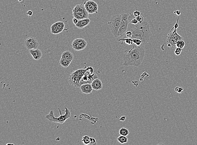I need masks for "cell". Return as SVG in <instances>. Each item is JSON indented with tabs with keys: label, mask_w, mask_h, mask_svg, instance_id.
I'll use <instances>...</instances> for the list:
<instances>
[{
	"label": "cell",
	"mask_w": 197,
	"mask_h": 145,
	"mask_svg": "<svg viewBox=\"0 0 197 145\" xmlns=\"http://www.w3.org/2000/svg\"><path fill=\"white\" fill-rule=\"evenodd\" d=\"M127 31H130L132 33V38H137L143 42L145 45L148 42L151 36V32L148 23L145 20L141 23L133 24L130 23Z\"/></svg>",
	"instance_id": "1"
},
{
	"label": "cell",
	"mask_w": 197,
	"mask_h": 145,
	"mask_svg": "<svg viewBox=\"0 0 197 145\" xmlns=\"http://www.w3.org/2000/svg\"><path fill=\"white\" fill-rule=\"evenodd\" d=\"M145 52L143 47L135 46H134L130 50L125 51L123 56V65L139 66L144 59Z\"/></svg>",
	"instance_id": "2"
},
{
	"label": "cell",
	"mask_w": 197,
	"mask_h": 145,
	"mask_svg": "<svg viewBox=\"0 0 197 145\" xmlns=\"http://www.w3.org/2000/svg\"><path fill=\"white\" fill-rule=\"evenodd\" d=\"M59 110L60 113V116L57 118H56L54 116V113L53 110L50 111L48 115H46L45 118L51 122H53L54 123H59L60 124H63L66 121L70 118L71 117V112L70 110L67 108H65V114L64 115H62L61 110L59 108H58Z\"/></svg>",
	"instance_id": "3"
},
{
	"label": "cell",
	"mask_w": 197,
	"mask_h": 145,
	"mask_svg": "<svg viewBox=\"0 0 197 145\" xmlns=\"http://www.w3.org/2000/svg\"><path fill=\"white\" fill-rule=\"evenodd\" d=\"M122 21V14H116L113 16L108 22L112 33L116 38L118 37L119 30Z\"/></svg>",
	"instance_id": "4"
},
{
	"label": "cell",
	"mask_w": 197,
	"mask_h": 145,
	"mask_svg": "<svg viewBox=\"0 0 197 145\" xmlns=\"http://www.w3.org/2000/svg\"><path fill=\"white\" fill-rule=\"evenodd\" d=\"M86 71V69H80L74 71L69 76V82L70 84L76 88H80L79 83Z\"/></svg>",
	"instance_id": "5"
},
{
	"label": "cell",
	"mask_w": 197,
	"mask_h": 145,
	"mask_svg": "<svg viewBox=\"0 0 197 145\" xmlns=\"http://www.w3.org/2000/svg\"><path fill=\"white\" fill-rule=\"evenodd\" d=\"M89 13L83 4L77 5L72 10V16L79 20L88 18Z\"/></svg>",
	"instance_id": "6"
},
{
	"label": "cell",
	"mask_w": 197,
	"mask_h": 145,
	"mask_svg": "<svg viewBox=\"0 0 197 145\" xmlns=\"http://www.w3.org/2000/svg\"><path fill=\"white\" fill-rule=\"evenodd\" d=\"M180 40H184V38L177 33V29H174L173 31H170L167 36V42L168 43V46L175 48L176 43Z\"/></svg>",
	"instance_id": "7"
},
{
	"label": "cell",
	"mask_w": 197,
	"mask_h": 145,
	"mask_svg": "<svg viewBox=\"0 0 197 145\" xmlns=\"http://www.w3.org/2000/svg\"><path fill=\"white\" fill-rule=\"evenodd\" d=\"M130 14L123 13L122 14V21L119 30L118 37H122L127 32L130 24Z\"/></svg>",
	"instance_id": "8"
},
{
	"label": "cell",
	"mask_w": 197,
	"mask_h": 145,
	"mask_svg": "<svg viewBox=\"0 0 197 145\" xmlns=\"http://www.w3.org/2000/svg\"><path fill=\"white\" fill-rule=\"evenodd\" d=\"M87 42L85 40L82 38H77L72 42V46L76 51H81L85 48Z\"/></svg>",
	"instance_id": "9"
},
{
	"label": "cell",
	"mask_w": 197,
	"mask_h": 145,
	"mask_svg": "<svg viewBox=\"0 0 197 145\" xmlns=\"http://www.w3.org/2000/svg\"><path fill=\"white\" fill-rule=\"evenodd\" d=\"M25 45L28 50H36L39 46V43L35 37H30L25 41Z\"/></svg>",
	"instance_id": "10"
},
{
	"label": "cell",
	"mask_w": 197,
	"mask_h": 145,
	"mask_svg": "<svg viewBox=\"0 0 197 145\" xmlns=\"http://www.w3.org/2000/svg\"><path fill=\"white\" fill-rule=\"evenodd\" d=\"M86 9L89 14H98V5L93 1H89L84 3Z\"/></svg>",
	"instance_id": "11"
},
{
	"label": "cell",
	"mask_w": 197,
	"mask_h": 145,
	"mask_svg": "<svg viewBox=\"0 0 197 145\" xmlns=\"http://www.w3.org/2000/svg\"><path fill=\"white\" fill-rule=\"evenodd\" d=\"M96 78H98V76H97V74H96L93 73L92 74H90L86 71L85 73H84L80 82V86L82 84H91L92 81Z\"/></svg>",
	"instance_id": "12"
},
{
	"label": "cell",
	"mask_w": 197,
	"mask_h": 145,
	"mask_svg": "<svg viewBox=\"0 0 197 145\" xmlns=\"http://www.w3.org/2000/svg\"><path fill=\"white\" fill-rule=\"evenodd\" d=\"M29 53L32 55L33 58L36 60H38L42 57V52L38 49L36 50H29Z\"/></svg>",
	"instance_id": "13"
},
{
	"label": "cell",
	"mask_w": 197,
	"mask_h": 145,
	"mask_svg": "<svg viewBox=\"0 0 197 145\" xmlns=\"http://www.w3.org/2000/svg\"><path fill=\"white\" fill-rule=\"evenodd\" d=\"M80 90L83 93L88 94L91 93L93 90L91 84H85L80 86Z\"/></svg>",
	"instance_id": "14"
},
{
	"label": "cell",
	"mask_w": 197,
	"mask_h": 145,
	"mask_svg": "<svg viewBox=\"0 0 197 145\" xmlns=\"http://www.w3.org/2000/svg\"><path fill=\"white\" fill-rule=\"evenodd\" d=\"M90 22V19L89 18H83L79 20V22L75 26L77 28L82 29L86 26H88Z\"/></svg>",
	"instance_id": "15"
},
{
	"label": "cell",
	"mask_w": 197,
	"mask_h": 145,
	"mask_svg": "<svg viewBox=\"0 0 197 145\" xmlns=\"http://www.w3.org/2000/svg\"><path fill=\"white\" fill-rule=\"evenodd\" d=\"M92 88L94 90H98L101 89L103 88V84L102 81L98 78H96L92 81L91 84Z\"/></svg>",
	"instance_id": "16"
},
{
	"label": "cell",
	"mask_w": 197,
	"mask_h": 145,
	"mask_svg": "<svg viewBox=\"0 0 197 145\" xmlns=\"http://www.w3.org/2000/svg\"><path fill=\"white\" fill-rule=\"evenodd\" d=\"M74 57V54L69 50H67L63 52L61 56V58L69 60L71 61H72V60H73Z\"/></svg>",
	"instance_id": "17"
},
{
	"label": "cell",
	"mask_w": 197,
	"mask_h": 145,
	"mask_svg": "<svg viewBox=\"0 0 197 145\" xmlns=\"http://www.w3.org/2000/svg\"><path fill=\"white\" fill-rule=\"evenodd\" d=\"M72 62V61L61 58L59 63L61 66H62L64 67L67 68L70 65Z\"/></svg>",
	"instance_id": "18"
},
{
	"label": "cell",
	"mask_w": 197,
	"mask_h": 145,
	"mask_svg": "<svg viewBox=\"0 0 197 145\" xmlns=\"http://www.w3.org/2000/svg\"><path fill=\"white\" fill-rule=\"evenodd\" d=\"M51 33L53 34H58L61 32H62L60 30V29L56 24L55 23L53 24L51 26Z\"/></svg>",
	"instance_id": "19"
},
{
	"label": "cell",
	"mask_w": 197,
	"mask_h": 145,
	"mask_svg": "<svg viewBox=\"0 0 197 145\" xmlns=\"http://www.w3.org/2000/svg\"><path fill=\"white\" fill-rule=\"evenodd\" d=\"M118 42H122V44H123V42H124L125 43H126L128 45H132L133 43V40L131 38H121L120 40H119Z\"/></svg>",
	"instance_id": "20"
},
{
	"label": "cell",
	"mask_w": 197,
	"mask_h": 145,
	"mask_svg": "<svg viewBox=\"0 0 197 145\" xmlns=\"http://www.w3.org/2000/svg\"><path fill=\"white\" fill-rule=\"evenodd\" d=\"M117 141L121 144H124L128 142V138L127 137V136H123L122 135L119 136L117 138Z\"/></svg>",
	"instance_id": "21"
},
{
	"label": "cell",
	"mask_w": 197,
	"mask_h": 145,
	"mask_svg": "<svg viewBox=\"0 0 197 145\" xmlns=\"http://www.w3.org/2000/svg\"><path fill=\"white\" fill-rule=\"evenodd\" d=\"M120 135L123 136H127L130 133V132L127 128H122L119 131Z\"/></svg>",
	"instance_id": "22"
},
{
	"label": "cell",
	"mask_w": 197,
	"mask_h": 145,
	"mask_svg": "<svg viewBox=\"0 0 197 145\" xmlns=\"http://www.w3.org/2000/svg\"><path fill=\"white\" fill-rule=\"evenodd\" d=\"M185 43L184 40H180L177 42V43L176 44V47H178V48L183 49L185 47Z\"/></svg>",
	"instance_id": "23"
},
{
	"label": "cell",
	"mask_w": 197,
	"mask_h": 145,
	"mask_svg": "<svg viewBox=\"0 0 197 145\" xmlns=\"http://www.w3.org/2000/svg\"><path fill=\"white\" fill-rule=\"evenodd\" d=\"M82 141L85 145H89L90 143V138L88 136H84L82 137Z\"/></svg>",
	"instance_id": "24"
},
{
	"label": "cell",
	"mask_w": 197,
	"mask_h": 145,
	"mask_svg": "<svg viewBox=\"0 0 197 145\" xmlns=\"http://www.w3.org/2000/svg\"><path fill=\"white\" fill-rule=\"evenodd\" d=\"M57 25L58 28L60 29L61 32H63L65 27L64 23L62 22H58L55 23Z\"/></svg>",
	"instance_id": "25"
},
{
	"label": "cell",
	"mask_w": 197,
	"mask_h": 145,
	"mask_svg": "<svg viewBox=\"0 0 197 145\" xmlns=\"http://www.w3.org/2000/svg\"><path fill=\"white\" fill-rule=\"evenodd\" d=\"M133 43L136 45L137 46H139L140 45L143 44V42L141 40L137 38H133Z\"/></svg>",
	"instance_id": "26"
},
{
	"label": "cell",
	"mask_w": 197,
	"mask_h": 145,
	"mask_svg": "<svg viewBox=\"0 0 197 145\" xmlns=\"http://www.w3.org/2000/svg\"><path fill=\"white\" fill-rule=\"evenodd\" d=\"M182 50H183V49H182L178 48V47H176L175 52V54H176L177 56H179V55H180L181 54V53Z\"/></svg>",
	"instance_id": "27"
},
{
	"label": "cell",
	"mask_w": 197,
	"mask_h": 145,
	"mask_svg": "<svg viewBox=\"0 0 197 145\" xmlns=\"http://www.w3.org/2000/svg\"><path fill=\"white\" fill-rule=\"evenodd\" d=\"M86 70L87 72L89 73L90 74H93L94 72L93 68L91 67V66H89L87 68V69H86Z\"/></svg>",
	"instance_id": "28"
},
{
	"label": "cell",
	"mask_w": 197,
	"mask_h": 145,
	"mask_svg": "<svg viewBox=\"0 0 197 145\" xmlns=\"http://www.w3.org/2000/svg\"><path fill=\"white\" fill-rule=\"evenodd\" d=\"M184 89L183 88L179 87H177L175 88V91L179 93H181L183 91Z\"/></svg>",
	"instance_id": "29"
},
{
	"label": "cell",
	"mask_w": 197,
	"mask_h": 145,
	"mask_svg": "<svg viewBox=\"0 0 197 145\" xmlns=\"http://www.w3.org/2000/svg\"><path fill=\"white\" fill-rule=\"evenodd\" d=\"M125 35H126V37L127 38H132V33L130 31H127V32L125 33Z\"/></svg>",
	"instance_id": "30"
},
{
	"label": "cell",
	"mask_w": 197,
	"mask_h": 145,
	"mask_svg": "<svg viewBox=\"0 0 197 145\" xmlns=\"http://www.w3.org/2000/svg\"><path fill=\"white\" fill-rule=\"evenodd\" d=\"M137 20L138 21V22L140 23H141L144 21V18L143 17V16H140L137 17H136Z\"/></svg>",
	"instance_id": "31"
},
{
	"label": "cell",
	"mask_w": 197,
	"mask_h": 145,
	"mask_svg": "<svg viewBox=\"0 0 197 145\" xmlns=\"http://www.w3.org/2000/svg\"><path fill=\"white\" fill-rule=\"evenodd\" d=\"M97 144L95 138H90V143L89 145H95Z\"/></svg>",
	"instance_id": "32"
},
{
	"label": "cell",
	"mask_w": 197,
	"mask_h": 145,
	"mask_svg": "<svg viewBox=\"0 0 197 145\" xmlns=\"http://www.w3.org/2000/svg\"><path fill=\"white\" fill-rule=\"evenodd\" d=\"M130 23H131V24H137L139 22H138V21L137 20L136 18H133V19L130 20Z\"/></svg>",
	"instance_id": "33"
},
{
	"label": "cell",
	"mask_w": 197,
	"mask_h": 145,
	"mask_svg": "<svg viewBox=\"0 0 197 145\" xmlns=\"http://www.w3.org/2000/svg\"><path fill=\"white\" fill-rule=\"evenodd\" d=\"M179 16H178V19H177V23H176V24H175L174 26L172 28V29H171V30H173L174 29H177V28H178L179 27V24H178V21H179Z\"/></svg>",
	"instance_id": "34"
},
{
	"label": "cell",
	"mask_w": 197,
	"mask_h": 145,
	"mask_svg": "<svg viewBox=\"0 0 197 145\" xmlns=\"http://www.w3.org/2000/svg\"><path fill=\"white\" fill-rule=\"evenodd\" d=\"M133 15H134V16H135V18H136V17H137V16H140V12L139 11H134V13H133Z\"/></svg>",
	"instance_id": "35"
},
{
	"label": "cell",
	"mask_w": 197,
	"mask_h": 145,
	"mask_svg": "<svg viewBox=\"0 0 197 145\" xmlns=\"http://www.w3.org/2000/svg\"><path fill=\"white\" fill-rule=\"evenodd\" d=\"M79 20L78 18L74 17V18H73V22L74 25H76L79 22Z\"/></svg>",
	"instance_id": "36"
},
{
	"label": "cell",
	"mask_w": 197,
	"mask_h": 145,
	"mask_svg": "<svg viewBox=\"0 0 197 145\" xmlns=\"http://www.w3.org/2000/svg\"><path fill=\"white\" fill-rule=\"evenodd\" d=\"M33 12L32 11H28L27 12V15L29 16H31L33 15Z\"/></svg>",
	"instance_id": "37"
},
{
	"label": "cell",
	"mask_w": 197,
	"mask_h": 145,
	"mask_svg": "<svg viewBox=\"0 0 197 145\" xmlns=\"http://www.w3.org/2000/svg\"><path fill=\"white\" fill-rule=\"evenodd\" d=\"M126 117L125 116H122V117H121L120 118V120L122 121H124L126 120Z\"/></svg>",
	"instance_id": "38"
},
{
	"label": "cell",
	"mask_w": 197,
	"mask_h": 145,
	"mask_svg": "<svg viewBox=\"0 0 197 145\" xmlns=\"http://www.w3.org/2000/svg\"><path fill=\"white\" fill-rule=\"evenodd\" d=\"M174 13L177 14L178 16H179L181 14V12L179 10L176 11H175Z\"/></svg>",
	"instance_id": "39"
},
{
	"label": "cell",
	"mask_w": 197,
	"mask_h": 145,
	"mask_svg": "<svg viewBox=\"0 0 197 145\" xmlns=\"http://www.w3.org/2000/svg\"><path fill=\"white\" fill-rule=\"evenodd\" d=\"M19 2L21 3V4H22L23 3L25 2V0H18Z\"/></svg>",
	"instance_id": "40"
},
{
	"label": "cell",
	"mask_w": 197,
	"mask_h": 145,
	"mask_svg": "<svg viewBox=\"0 0 197 145\" xmlns=\"http://www.w3.org/2000/svg\"><path fill=\"white\" fill-rule=\"evenodd\" d=\"M14 145V143H7V144H6V145Z\"/></svg>",
	"instance_id": "41"
},
{
	"label": "cell",
	"mask_w": 197,
	"mask_h": 145,
	"mask_svg": "<svg viewBox=\"0 0 197 145\" xmlns=\"http://www.w3.org/2000/svg\"></svg>",
	"instance_id": "42"
}]
</instances>
